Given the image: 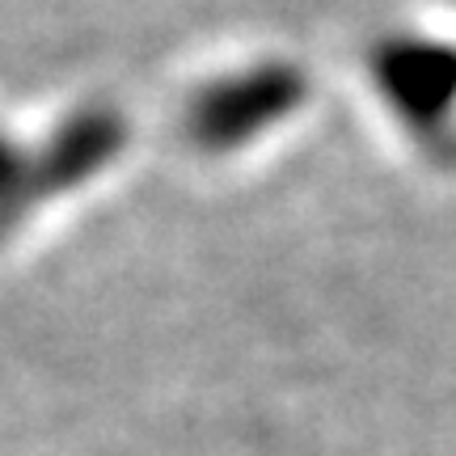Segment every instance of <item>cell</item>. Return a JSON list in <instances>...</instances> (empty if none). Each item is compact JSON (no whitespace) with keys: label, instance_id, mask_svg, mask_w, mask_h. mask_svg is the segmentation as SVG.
I'll return each mask as SVG.
<instances>
[{"label":"cell","instance_id":"6da1fadb","mask_svg":"<svg viewBox=\"0 0 456 456\" xmlns=\"http://www.w3.org/2000/svg\"><path fill=\"white\" fill-rule=\"evenodd\" d=\"M380 81L414 123H440L456 106V47L431 38H397L380 51Z\"/></svg>","mask_w":456,"mask_h":456}]
</instances>
